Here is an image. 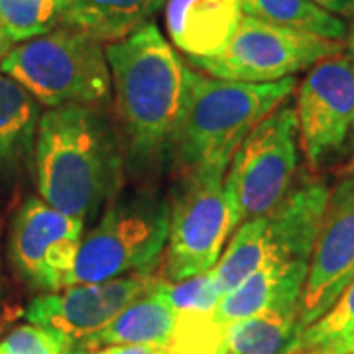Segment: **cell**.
Segmentation results:
<instances>
[{"label": "cell", "instance_id": "obj_31", "mask_svg": "<svg viewBox=\"0 0 354 354\" xmlns=\"http://www.w3.org/2000/svg\"><path fill=\"white\" fill-rule=\"evenodd\" d=\"M62 2H64V0H59V12H62Z\"/></svg>", "mask_w": 354, "mask_h": 354}, {"label": "cell", "instance_id": "obj_13", "mask_svg": "<svg viewBox=\"0 0 354 354\" xmlns=\"http://www.w3.org/2000/svg\"><path fill=\"white\" fill-rule=\"evenodd\" d=\"M150 272H132L120 278L75 283L34 299L26 309L30 325L62 335L77 342L104 329L127 305L140 297L156 281Z\"/></svg>", "mask_w": 354, "mask_h": 354}, {"label": "cell", "instance_id": "obj_8", "mask_svg": "<svg viewBox=\"0 0 354 354\" xmlns=\"http://www.w3.org/2000/svg\"><path fill=\"white\" fill-rule=\"evenodd\" d=\"M342 53V41L242 16L228 46L215 57L185 59L205 75L239 83H276Z\"/></svg>", "mask_w": 354, "mask_h": 354}, {"label": "cell", "instance_id": "obj_22", "mask_svg": "<svg viewBox=\"0 0 354 354\" xmlns=\"http://www.w3.org/2000/svg\"><path fill=\"white\" fill-rule=\"evenodd\" d=\"M59 26V0H0V30L12 39L44 36Z\"/></svg>", "mask_w": 354, "mask_h": 354}, {"label": "cell", "instance_id": "obj_20", "mask_svg": "<svg viewBox=\"0 0 354 354\" xmlns=\"http://www.w3.org/2000/svg\"><path fill=\"white\" fill-rule=\"evenodd\" d=\"M242 14L321 38L344 41L348 24L333 16L313 0H241Z\"/></svg>", "mask_w": 354, "mask_h": 354}, {"label": "cell", "instance_id": "obj_10", "mask_svg": "<svg viewBox=\"0 0 354 354\" xmlns=\"http://www.w3.org/2000/svg\"><path fill=\"white\" fill-rule=\"evenodd\" d=\"M299 148L311 169L335 165L353 148L354 64L333 55L313 65L297 85Z\"/></svg>", "mask_w": 354, "mask_h": 354}, {"label": "cell", "instance_id": "obj_3", "mask_svg": "<svg viewBox=\"0 0 354 354\" xmlns=\"http://www.w3.org/2000/svg\"><path fill=\"white\" fill-rule=\"evenodd\" d=\"M297 79L276 83H239L185 67V95L174 165L181 174L227 176L228 164L260 120L288 102Z\"/></svg>", "mask_w": 354, "mask_h": 354}, {"label": "cell", "instance_id": "obj_2", "mask_svg": "<svg viewBox=\"0 0 354 354\" xmlns=\"http://www.w3.org/2000/svg\"><path fill=\"white\" fill-rule=\"evenodd\" d=\"M39 197L64 215L91 223L120 195L127 160L104 106L64 104L39 116L32 156Z\"/></svg>", "mask_w": 354, "mask_h": 354}, {"label": "cell", "instance_id": "obj_25", "mask_svg": "<svg viewBox=\"0 0 354 354\" xmlns=\"http://www.w3.org/2000/svg\"><path fill=\"white\" fill-rule=\"evenodd\" d=\"M69 342L36 325H22L0 341V354H62Z\"/></svg>", "mask_w": 354, "mask_h": 354}, {"label": "cell", "instance_id": "obj_14", "mask_svg": "<svg viewBox=\"0 0 354 354\" xmlns=\"http://www.w3.org/2000/svg\"><path fill=\"white\" fill-rule=\"evenodd\" d=\"M165 30L185 59L215 57L242 20L241 0H167Z\"/></svg>", "mask_w": 354, "mask_h": 354}, {"label": "cell", "instance_id": "obj_24", "mask_svg": "<svg viewBox=\"0 0 354 354\" xmlns=\"http://www.w3.org/2000/svg\"><path fill=\"white\" fill-rule=\"evenodd\" d=\"M158 290L176 309V313H215L221 301L211 270L181 281H165L160 278Z\"/></svg>", "mask_w": 354, "mask_h": 354}, {"label": "cell", "instance_id": "obj_28", "mask_svg": "<svg viewBox=\"0 0 354 354\" xmlns=\"http://www.w3.org/2000/svg\"><path fill=\"white\" fill-rule=\"evenodd\" d=\"M101 351L102 348H93L83 342H69L62 351V354H101Z\"/></svg>", "mask_w": 354, "mask_h": 354}, {"label": "cell", "instance_id": "obj_7", "mask_svg": "<svg viewBox=\"0 0 354 354\" xmlns=\"http://www.w3.org/2000/svg\"><path fill=\"white\" fill-rule=\"evenodd\" d=\"M299 128L293 104H279L242 140L225 176L232 227L276 209L295 185Z\"/></svg>", "mask_w": 354, "mask_h": 354}, {"label": "cell", "instance_id": "obj_1", "mask_svg": "<svg viewBox=\"0 0 354 354\" xmlns=\"http://www.w3.org/2000/svg\"><path fill=\"white\" fill-rule=\"evenodd\" d=\"M104 53L127 174L153 181L174 165L187 64L153 22L106 44Z\"/></svg>", "mask_w": 354, "mask_h": 354}, {"label": "cell", "instance_id": "obj_12", "mask_svg": "<svg viewBox=\"0 0 354 354\" xmlns=\"http://www.w3.org/2000/svg\"><path fill=\"white\" fill-rule=\"evenodd\" d=\"M354 279V169L330 187L297 305L299 333L329 311Z\"/></svg>", "mask_w": 354, "mask_h": 354}, {"label": "cell", "instance_id": "obj_15", "mask_svg": "<svg viewBox=\"0 0 354 354\" xmlns=\"http://www.w3.org/2000/svg\"><path fill=\"white\" fill-rule=\"evenodd\" d=\"M309 260L268 264L221 297L215 321L223 327L270 309H297L307 278Z\"/></svg>", "mask_w": 354, "mask_h": 354}, {"label": "cell", "instance_id": "obj_19", "mask_svg": "<svg viewBox=\"0 0 354 354\" xmlns=\"http://www.w3.org/2000/svg\"><path fill=\"white\" fill-rule=\"evenodd\" d=\"M297 337V309H270L228 325L227 354H290Z\"/></svg>", "mask_w": 354, "mask_h": 354}, {"label": "cell", "instance_id": "obj_30", "mask_svg": "<svg viewBox=\"0 0 354 354\" xmlns=\"http://www.w3.org/2000/svg\"><path fill=\"white\" fill-rule=\"evenodd\" d=\"M12 48H14L12 39L8 38V36H6V34L0 30V62H2V59H4V57L10 53V50H12Z\"/></svg>", "mask_w": 354, "mask_h": 354}, {"label": "cell", "instance_id": "obj_33", "mask_svg": "<svg viewBox=\"0 0 354 354\" xmlns=\"http://www.w3.org/2000/svg\"><path fill=\"white\" fill-rule=\"evenodd\" d=\"M290 354H291V353H290Z\"/></svg>", "mask_w": 354, "mask_h": 354}, {"label": "cell", "instance_id": "obj_32", "mask_svg": "<svg viewBox=\"0 0 354 354\" xmlns=\"http://www.w3.org/2000/svg\"><path fill=\"white\" fill-rule=\"evenodd\" d=\"M353 153H354V140H353Z\"/></svg>", "mask_w": 354, "mask_h": 354}, {"label": "cell", "instance_id": "obj_16", "mask_svg": "<svg viewBox=\"0 0 354 354\" xmlns=\"http://www.w3.org/2000/svg\"><path fill=\"white\" fill-rule=\"evenodd\" d=\"M158 279L140 297L127 305L99 333L77 342L93 348L106 346H156L165 348L176 327L177 313L158 290Z\"/></svg>", "mask_w": 354, "mask_h": 354}, {"label": "cell", "instance_id": "obj_17", "mask_svg": "<svg viewBox=\"0 0 354 354\" xmlns=\"http://www.w3.org/2000/svg\"><path fill=\"white\" fill-rule=\"evenodd\" d=\"M167 0H64L59 26L114 44L134 34L165 6Z\"/></svg>", "mask_w": 354, "mask_h": 354}, {"label": "cell", "instance_id": "obj_23", "mask_svg": "<svg viewBox=\"0 0 354 354\" xmlns=\"http://www.w3.org/2000/svg\"><path fill=\"white\" fill-rule=\"evenodd\" d=\"M164 354H227V327L213 313H177Z\"/></svg>", "mask_w": 354, "mask_h": 354}, {"label": "cell", "instance_id": "obj_27", "mask_svg": "<svg viewBox=\"0 0 354 354\" xmlns=\"http://www.w3.org/2000/svg\"><path fill=\"white\" fill-rule=\"evenodd\" d=\"M101 354H164V348L156 346H106Z\"/></svg>", "mask_w": 354, "mask_h": 354}, {"label": "cell", "instance_id": "obj_6", "mask_svg": "<svg viewBox=\"0 0 354 354\" xmlns=\"http://www.w3.org/2000/svg\"><path fill=\"white\" fill-rule=\"evenodd\" d=\"M171 203L153 189L118 195L83 236L71 286L150 272L167 244Z\"/></svg>", "mask_w": 354, "mask_h": 354}, {"label": "cell", "instance_id": "obj_11", "mask_svg": "<svg viewBox=\"0 0 354 354\" xmlns=\"http://www.w3.org/2000/svg\"><path fill=\"white\" fill-rule=\"evenodd\" d=\"M85 223L55 211L44 199L28 197L16 211L8 256L18 276L32 288L59 291L71 286Z\"/></svg>", "mask_w": 354, "mask_h": 354}, {"label": "cell", "instance_id": "obj_9", "mask_svg": "<svg viewBox=\"0 0 354 354\" xmlns=\"http://www.w3.org/2000/svg\"><path fill=\"white\" fill-rule=\"evenodd\" d=\"M169 203L164 279L181 281L213 270L234 232L225 176L181 174Z\"/></svg>", "mask_w": 354, "mask_h": 354}, {"label": "cell", "instance_id": "obj_5", "mask_svg": "<svg viewBox=\"0 0 354 354\" xmlns=\"http://www.w3.org/2000/svg\"><path fill=\"white\" fill-rule=\"evenodd\" d=\"M330 187L321 177L295 183L276 209L242 223L211 270L218 295L241 286L268 264L309 260Z\"/></svg>", "mask_w": 354, "mask_h": 354}, {"label": "cell", "instance_id": "obj_29", "mask_svg": "<svg viewBox=\"0 0 354 354\" xmlns=\"http://www.w3.org/2000/svg\"><path fill=\"white\" fill-rule=\"evenodd\" d=\"M342 53L354 64V18L351 20V26L346 30V38L342 41Z\"/></svg>", "mask_w": 354, "mask_h": 354}, {"label": "cell", "instance_id": "obj_18", "mask_svg": "<svg viewBox=\"0 0 354 354\" xmlns=\"http://www.w3.org/2000/svg\"><path fill=\"white\" fill-rule=\"evenodd\" d=\"M39 102L12 77L0 71V183L20 176L32 162Z\"/></svg>", "mask_w": 354, "mask_h": 354}, {"label": "cell", "instance_id": "obj_4", "mask_svg": "<svg viewBox=\"0 0 354 354\" xmlns=\"http://www.w3.org/2000/svg\"><path fill=\"white\" fill-rule=\"evenodd\" d=\"M0 71L46 106H106L113 97L104 44L87 34L57 26L44 36L14 46Z\"/></svg>", "mask_w": 354, "mask_h": 354}, {"label": "cell", "instance_id": "obj_26", "mask_svg": "<svg viewBox=\"0 0 354 354\" xmlns=\"http://www.w3.org/2000/svg\"><path fill=\"white\" fill-rule=\"evenodd\" d=\"M313 2L333 16L342 18L344 22L354 18V0H313Z\"/></svg>", "mask_w": 354, "mask_h": 354}, {"label": "cell", "instance_id": "obj_21", "mask_svg": "<svg viewBox=\"0 0 354 354\" xmlns=\"http://www.w3.org/2000/svg\"><path fill=\"white\" fill-rule=\"evenodd\" d=\"M291 354H354V279L325 315L299 333Z\"/></svg>", "mask_w": 354, "mask_h": 354}]
</instances>
